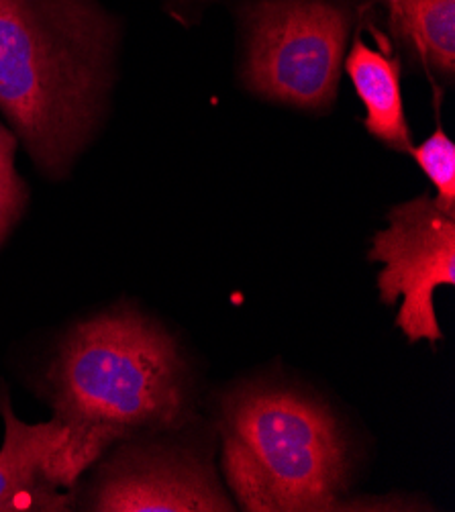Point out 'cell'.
<instances>
[{"label": "cell", "instance_id": "30bf717a", "mask_svg": "<svg viewBox=\"0 0 455 512\" xmlns=\"http://www.w3.org/2000/svg\"><path fill=\"white\" fill-rule=\"evenodd\" d=\"M17 147L15 133L0 123V247L15 231L29 204V188L15 166Z\"/></svg>", "mask_w": 455, "mask_h": 512}, {"label": "cell", "instance_id": "277c9868", "mask_svg": "<svg viewBox=\"0 0 455 512\" xmlns=\"http://www.w3.org/2000/svg\"><path fill=\"white\" fill-rule=\"evenodd\" d=\"M247 86L298 109L333 105L351 17L327 0H258L245 11Z\"/></svg>", "mask_w": 455, "mask_h": 512}, {"label": "cell", "instance_id": "6da1fadb", "mask_svg": "<svg viewBox=\"0 0 455 512\" xmlns=\"http://www.w3.org/2000/svg\"><path fill=\"white\" fill-rule=\"evenodd\" d=\"M119 43L100 0H0V111L47 180L68 178L103 129Z\"/></svg>", "mask_w": 455, "mask_h": 512}, {"label": "cell", "instance_id": "9c48e42d", "mask_svg": "<svg viewBox=\"0 0 455 512\" xmlns=\"http://www.w3.org/2000/svg\"><path fill=\"white\" fill-rule=\"evenodd\" d=\"M392 35L437 76L455 72V0H388Z\"/></svg>", "mask_w": 455, "mask_h": 512}, {"label": "cell", "instance_id": "8fae6325", "mask_svg": "<svg viewBox=\"0 0 455 512\" xmlns=\"http://www.w3.org/2000/svg\"><path fill=\"white\" fill-rule=\"evenodd\" d=\"M415 162L437 188L435 202L455 215V145L439 127L427 141L409 149Z\"/></svg>", "mask_w": 455, "mask_h": 512}, {"label": "cell", "instance_id": "3957f363", "mask_svg": "<svg viewBox=\"0 0 455 512\" xmlns=\"http://www.w3.org/2000/svg\"><path fill=\"white\" fill-rule=\"evenodd\" d=\"M223 470L245 510H339L349 445L319 400L276 386H245L223 402Z\"/></svg>", "mask_w": 455, "mask_h": 512}, {"label": "cell", "instance_id": "7a4b0ae2", "mask_svg": "<svg viewBox=\"0 0 455 512\" xmlns=\"http://www.w3.org/2000/svg\"><path fill=\"white\" fill-rule=\"evenodd\" d=\"M45 392L66 429L58 472L68 490L117 443L178 431L188 415L174 339L129 306L72 327L47 368Z\"/></svg>", "mask_w": 455, "mask_h": 512}, {"label": "cell", "instance_id": "8992f818", "mask_svg": "<svg viewBox=\"0 0 455 512\" xmlns=\"http://www.w3.org/2000/svg\"><path fill=\"white\" fill-rule=\"evenodd\" d=\"M370 260L384 264L378 274L382 302L404 298L396 327L409 341H441L433 292L455 284V215L429 194L398 204L388 215V227L376 233Z\"/></svg>", "mask_w": 455, "mask_h": 512}, {"label": "cell", "instance_id": "52a82bcc", "mask_svg": "<svg viewBox=\"0 0 455 512\" xmlns=\"http://www.w3.org/2000/svg\"><path fill=\"white\" fill-rule=\"evenodd\" d=\"M0 417L5 421L0 512L74 508L76 490H68L58 472V457L66 441L64 425L56 417L45 423L21 421L13 413L5 384H0Z\"/></svg>", "mask_w": 455, "mask_h": 512}, {"label": "cell", "instance_id": "5b68a950", "mask_svg": "<svg viewBox=\"0 0 455 512\" xmlns=\"http://www.w3.org/2000/svg\"><path fill=\"white\" fill-rule=\"evenodd\" d=\"M156 437H133L111 447L94 464L76 506L100 512L233 510L209 459Z\"/></svg>", "mask_w": 455, "mask_h": 512}, {"label": "cell", "instance_id": "ba28073f", "mask_svg": "<svg viewBox=\"0 0 455 512\" xmlns=\"http://www.w3.org/2000/svg\"><path fill=\"white\" fill-rule=\"evenodd\" d=\"M343 62L366 105V129L388 147L409 151L413 139L402 107L400 60L384 56L356 39Z\"/></svg>", "mask_w": 455, "mask_h": 512}]
</instances>
